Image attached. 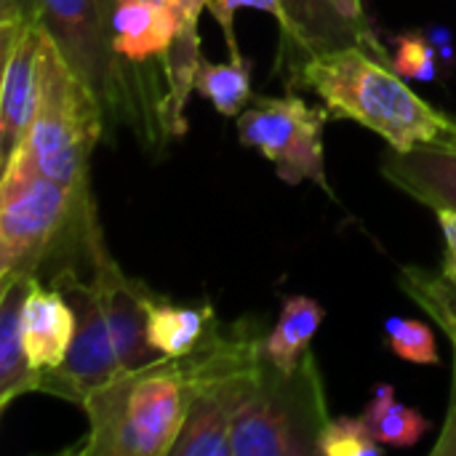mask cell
Masks as SVG:
<instances>
[{
    "mask_svg": "<svg viewBox=\"0 0 456 456\" xmlns=\"http://www.w3.org/2000/svg\"><path fill=\"white\" fill-rule=\"evenodd\" d=\"M37 21L64 61L102 102L104 118L126 123L152 150L168 142L160 59L131 61L112 45V0H0V24Z\"/></svg>",
    "mask_w": 456,
    "mask_h": 456,
    "instance_id": "1",
    "label": "cell"
},
{
    "mask_svg": "<svg viewBox=\"0 0 456 456\" xmlns=\"http://www.w3.org/2000/svg\"><path fill=\"white\" fill-rule=\"evenodd\" d=\"M297 88L315 91L331 118L355 120L401 152L433 144L454 118L414 94L387 51L366 45H347L310 59Z\"/></svg>",
    "mask_w": 456,
    "mask_h": 456,
    "instance_id": "2",
    "label": "cell"
},
{
    "mask_svg": "<svg viewBox=\"0 0 456 456\" xmlns=\"http://www.w3.org/2000/svg\"><path fill=\"white\" fill-rule=\"evenodd\" d=\"M265 339L262 318L216 321L192 353L176 358L190 406L171 456H232V425L262 371Z\"/></svg>",
    "mask_w": 456,
    "mask_h": 456,
    "instance_id": "3",
    "label": "cell"
},
{
    "mask_svg": "<svg viewBox=\"0 0 456 456\" xmlns=\"http://www.w3.org/2000/svg\"><path fill=\"white\" fill-rule=\"evenodd\" d=\"M91 187L69 190L35 171L3 168L0 179V283L40 278L48 259L88 256L96 230Z\"/></svg>",
    "mask_w": 456,
    "mask_h": 456,
    "instance_id": "4",
    "label": "cell"
},
{
    "mask_svg": "<svg viewBox=\"0 0 456 456\" xmlns=\"http://www.w3.org/2000/svg\"><path fill=\"white\" fill-rule=\"evenodd\" d=\"M104 128L102 102L48 40L40 110L24 144L3 168L35 171L69 190H86L88 160Z\"/></svg>",
    "mask_w": 456,
    "mask_h": 456,
    "instance_id": "5",
    "label": "cell"
},
{
    "mask_svg": "<svg viewBox=\"0 0 456 456\" xmlns=\"http://www.w3.org/2000/svg\"><path fill=\"white\" fill-rule=\"evenodd\" d=\"M331 422L313 350L294 371L262 363L256 385L232 425V456H321Z\"/></svg>",
    "mask_w": 456,
    "mask_h": 456,
    "instance_id": "6",
    "label": "cell"
},
{
    "mask_svg": "<svg viewBox=\"0 0 456 456\" xmlns=\"http://www.w3.org/2000/svg\"><path fill=\"white\" fill-rule=\"evenodd\" d=\"M329 110L310 107L302 96H256L238 115V139L259 150L286 184L315 182L331 192L323 158V128Z\"/></svg>",
    "mask_w": 456,
    "mask_h": 456,
    "instance_id": "7",
    "label": "cell"
},
{
    "mask_svg": "<svg viewBox=\"0 0 456 456\" xmlns=\"http://www.w3.org/2000/svg\"><path fill=\"white\" fill-rule=\"evenodd\" d=\"M51 286L61 289L75 310V337L67 361L59 369L43 371L40 393L64 398L69 403H83L91 390L110 385L126 371L118 361L99 294L88 275H80L72 265H67L53 273Z\"/></svg>",
    "mask_w": 456,
    "mask_h": 456,
    "instance_id": "8",
    "label": "cell"
},
{
    "mask_svg": "<svg viewBox=\"0 0 456 456\" xmlns=\"http://www.w3.org/2000/svg\"><path fill=\"white\" fill-rule=\"evenodd\" d=\"M283 21L278 24V59L275 75L286 83L289 91L297 88L302 67L329 51L347 45H366L385 51V43L377 37L374 24L366 11L350 8L345 0H281Z\"/></svg>",
    "mask_w": 456,
    "mask_h": 456,
    "instance_id": "9",
    "label": "cell"
},
{
    "mask_svg": "<svg viewBox=\"0 0 456 456\" xmlns=\"http://www.w3.org/2000/svg\"><path fill=\"white\" fill-rule=\"evenodd\" d=\"M48 32L37 21L0 24L3 88H0V160L3 166L24 144L40 110Z\"/></svg>",
    "mask_w": 456,
    "mask_h": 456,
    "instance_id": "10",
    "label": "cell"
},
{
    "mask_svg": "<svg viewBox=\"0 0 456 456\" xmlns=\"http://www.w3.org/2000/svg\"><path fill=\"white\" fill-rule=\"evenodd\" d=\"M88 281L99 294L123 371H134L160 361V355H155L152 347L147 345V313L158 294L147 283L120 270V265L112 259V254L104 246L102 227H96L91 235Z\"/></svg>",
    "mask_w": 456,
    "mask_h": 456,
    "instance_id": "11",
    "label": "cell"
},
{
    "mask_svg": "<svg viewBox=\"0 0 456 456\" xmlns=\"http://www.w3.org/2000/svg\"><path fill=\"white\" fill-rule=\"evenodd\" d=\"M190 387L176 358L128 371L126 414L134 456H168L187 417Z\"/></svg>",
    "mask_w": 456,
    "mask_h": 456,
    "instance_id": "12",
    "label": "cell"
},
{
    "mask_svg": "<svg viewBox=\"0 0 456 456\" xmlns=\"http://www.w3.org/2000/svg\"><path fill=\"white\" fill-rule=\"evenodd\" d=\"M382 176L433 211H456V152L436 144H417L406 152L387 150L379 163Z\"/></svg>",
    "mask_w": 456,
    "mask_h": 456,
    "instance_id": "13",
    "label": "cell"
},
{
    "mask_svg": "<svg viewBox=\"0 0 456 456\" xmlns=\"http://www.w3.org/2000/svg\"><path fill=\"white\" fill-rule=\"evenodd\" d=\"M40 278L21 275L0 283V411H5L16 398L40 393L43 371H37L27 355L24 345V302Z\"/></svg>",
    "mask_w": 456,
    "mask_h": 456,
    "instance_id": "14",
    "label": "cell"
},
{
    "mask_svg": "<svg viewBox=\"0 0 456 456\" xmlns=\"http://www.w3.org/2000/svg\"><path fill=\"white\" fill-rule=\"evenodd\" d=\"M24 345L37 371L59 369L67 361L75 337V310L61 289H43L37 281L24 302Z\"/></svg>",
    "mask_w": 456,
    "mask_h": 456,
    "instance_id": "15",
    "label": "cell"
},
{
    "mask_svg": "<svg viewBox=\"0 0 456 456\" xmlns=\"http://www.w3.org/2000/svg\"><path fill=\"white\" fill-rule=\"evenodd\" d=\"M182 16L155 0H123L112 5L115 53L131 61H152L166 56L182 29Z\"/></svg>",
    "mask_w": 456,
    "mask_h": 456,
    "instance_id": "16",
    "label": "cell"
},
{
    "mask_svg": "<svg viewBox=\"0 0 456 456\" xmlns=\"http://www.w3.org/2000/svg\"><path fill=\"white\" fill-rule=\"evenodd\" d=\"M216 326L211 305H176L155 297L147 313V345L160 358H184Z\"/></svg>",
    "mask_w": 456,
    "mask_h": 456,
    "instance_id": "17",
    "label": "cell"
},
{
    "mask_svg": "<svg viewBox=\"0 0 456 456\" xmlns=\"http://www.w3.org/2000/svg\"><path fill=\"white\" fill-rule=\"evenodd\" d=\"M200 32H198V19L184 21L179 35L174 37L171 48L166 56H160L163 67V80H166V99H163V123L168 139H179L187 134V118L184 107L190 94L195 91V80L203 64L200 53Z\"/></svg>",
    "mask_w": 456,
    "mask_h": 456,
    "instance_id": "18",
    "label": "cell"
},
{
    "mask_svg": "<svg viewBox=\"0 0 456 456\" xmlns=\"http://www.w3.org/2000/svg\"><path fill=\"white\" fill-rule=\"evenodd\" d=\"M326 318L321 302L294 294L283 299L281 318L265 339V355L281 371H294L310 353V345Z\"/></svg>",
    "mask_w": 456,
    "mask_h": 456,
    "instance_id": "19",
    "label": "cell"
},
{
    "mask_svg": "<svg viewBox=\"0 0 456 456\" xmlns=\"http://www.w3.org/2000/svg\"><path fill=\"white\" fill-rule=\"evenodd\" d=\"M195 91L214 104V110L222 118H238L246 104L254 102V91H251V61L235 51L230 53L227 61H206L200 64L198 80H195Z\"/></svg>",
    "mask_w": 456,
    "mask_h": 456,
    "instance_id": "20",
    "label": "cell"
},
{
    "mask_svg": "<svg viewBox=\"0 0 456 456\" xmlns=\"http://www.w3.org/2000/svg\"><path fill=\"white\" fill-rule=\"evenodd\" d=\"M366 425L371 428L374 438L382 446L393 449H409L422 441V436L430 430V422L411 406H403L395 401L393 385H377L371 403L361 414Z\"/></svg>",
    "mask_w": 456,
    "mask_h": 456,
    "instance_id": "21",
    "label": "cell"
},
{
    "mask_svg": "<svg viewBox=\"0 0 456 456\" xmlns=\"http://www.w3.org/2000/svg\"><path fill=\"white\" fill-rule=\"evenodd\" d=\"M401 289L403 294L422 307L436 323L438 329H444V334L449 337V342L454 345L456 358V283L449 281L444 273H428L422 267H401Z\"/></svg>",
    "mask_w": 456,
    "mask_h": 456,
    "instance_id": "22",
    "label": "cell"
},
{
    "mask_svg": "<svg viewBox=\"0 0 456 456\" xmlns=\"http://www.w3.org/2000/svg\"><path fill=\"white\" fill-rule=\"evenodd\" d=\"M385 339H387V347L393 350V355H398L401 361L419 363V366L441 363L433 329L422 321L393 315L385 321Z\"/></svg>",
    "mask_w": 456,
    "mask_h": 456,
    "instance_id": "23",
    "label": "cell"
},
{
    "mask_svg": "<svg viewBox=\"0 0 456 456\" xmlns=\"http://www.w3.org/2000/svg\"><path fill=\"white\" fill-rule=\"evenodd\" d=\"M318 449L323 456H379L385 446L363 417H339L326 425Z\"/></svg>",
    "mask_w": 456,
    "mask_h": 456,
    "instance_id": "24",
    "label": "cell"
},
{
    "mask_svg": "<svg viewBox=\"0 0 456 456\" xmlns=\"http://www.w3.org/2000/svg\"><path fill=\"white\" fill-rule=\"evenodd\" d=\"M393 67L406 80H436L438 75V51L425 32L395 35Z\"/></svg>",
    "mask_w": 456,
    "mask_h": 456,
    "instance_id": "25",
    "label": "cell"
},
{
    "mask_svg": "<svg viewBox=\"0 0 456 456\" xmlns=\"http://www.w3.org/2000/svg\"><path fill=\"white\" fill-rule=\"evenodd\" d=\"M240 8H254V11H265L270 16H275V21H283V3L281 0H208V11L214 16V21L219 24L224 40H227V51L235 53L238 48V37H235V13Z\"/></svg>",
    "mask_w": 456,
    "mask_h": 456,
    "instance_id": "26",
    "label": "cell"
},
{
    "mask_svg": "<svg viewBox=\"0 0 456 456\" xmlns=\"http://www.w3.org/2000/svg\"><path fill=\"white\" fill-rule=\"evenodd\" d=\"M433 456H456V358H454V374H452L449 411H446V422H444L441 438H438V444L433 446Z\"/></svg>",
    "mask_w": 456,
    "mask_h": 456,
    "instance_id": "27",
    "label": "cell"
},
{
    "mask_svg": "<svg viewBox=\"0 0 456 456\" xmlns=\"http://www.w3.org/2000/svg\"><path fill=\"white\" fill-rule=\"evenodd\" d=\"M155 3H163V5H168L171 11H176V13L182 16V21L200 19L203 8H208V0H155Z\"/></svg>",
    "mask_w": 456,
    "mask_h": 456,
    "instance_id": "28",
    "label": "cell"
},
{
    "mask_svg": "<svg viewBox=\"0 0 456 456\" xmlns=\"http://www.w3.org/2000/svg\"><path fill=\"white\" fill-rule=\"evenodd\" d=\"M438 214V224L446 240V254H456V211L454 208H441Z\"/></svg>",
    "mask_w": 456,
    "mask_h": 456,
    "instance_id": "29",
    "label": "cell"
},
{
    "mask_svg": "<svg viewBox=\"0 0 456 456\" xmlns=\"http://www.w3.org/2000/svg\"><path fill=\"white\" fill-rule=\"evenodd\" d=\"M436 147H444V150H454L456 152V118H452V126H449V131H444L436 142H433Z\"/></svg>",
    "mask_w": 456,
    "mask_h": 456,
    "instance_id": "30",
    "label": "cell"
},
{
    "mask_svg": "<svg viewBox=\"0 0 456 456\" xmlns=\"http://www.w3.org/2000/svg\"><path fill=\"white\" fill-rule=\"evenodd\" d=\"M449 281H454L456 283V254H446V259H444V270H441Z\"/></svg>",
    "mask_w": 456,
    "mask_h": 456,
    "instance_id": "31",
    "label": "cell"
},
{
    "mask_svg": "<svg viewBox=\"0 0 456 456\" xmlns=\"http://www.w3.org/2000/svg\"><path fill=\"white\" fill-rule=\"evenodd\" d=\"M350 8H355V11H363V0H345Z\"/></svg>",
    "mask_w": 456,
    "mask_h": 456,
    "instance_id": "32",
    "label": "cell"
}]
</instances>
